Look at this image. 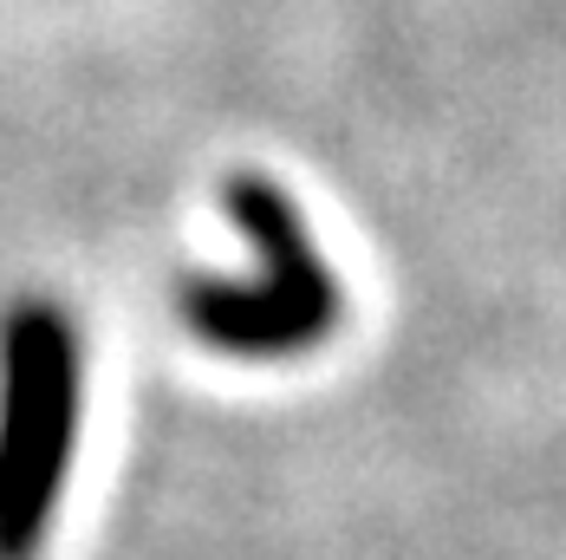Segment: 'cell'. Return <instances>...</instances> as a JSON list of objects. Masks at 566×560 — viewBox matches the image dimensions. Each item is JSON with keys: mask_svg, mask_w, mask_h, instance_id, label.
<instances>
[{"mask_svg": "<svg viewBox=\"0 0 566 560\" xmlns=\"http://www.w3.org/2000/svg\"><path fill=\"white\" fill-rule=\"evenodd\" d=\"M222 209L254 248V274H189L176 293L182 326L241 365H286L319 352L345 320V287L286 183H274L268 169H234L222 183Z\"/></svg>", "mask_w": 566, "mask_h": 560, "instance_id": "1", "label": "cell"}, {"mask_svg": "<svg viewBox=\"0 0 566 560\" xmlns=\"http://www.w3.org/2000/svg\"><path fill=\"white\" fill-rule=\"evenodd\" d=\"M85 424V345L53 300L0 313V560H40Z\"/></svg>", "mask_w": 566, "mask_h": 560, "instance_id": "2", "label": "cell"}]
</instances>
